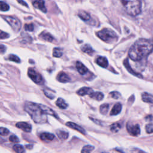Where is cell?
Returning <instances> with one entry per match:
<instances>
[{"mask_svg": "<svg viewBox=\"0 0 153 153\" xmlns=\"http://www.w3.org/2000/svg\"><path fill=\"white\" fill-rule=\"evenodd\" d=\"M9 140L12 142H14V143H18V142H19V138L16 135L10 136V138H9Z\"/></svg>", "mask_w": 153, "mask_h": 153, "instance_id": "8d00e7d4", "label": "cell"}, {"mask_svg": "<svg viewBox=\"0 0 153 153\" xmlns=\"http://www.w3.org/2000/svg\"><path fill=\"white\" fill-rule=\"evenodd\" d=\"M95 149V147L92 146H86L82 150V152H90Z\"/></svg>", "mask_w": 153, "mask_h": 153, "instance_id": "4dcf8cb0", "label": "cell"}, {"mask_svg": "<svg viewBox=\"0 0 153 153\" xmlns=\"http://www.w3.org/2000/svg\"><path fill=\"white\" fill-rule=\"evenodd\" d=\"M127 130L131 135L134 136H139L141 133L140 126L139 124H130L128 123L127 124Z\"/></svg>", "mask_w": 153, "mask_h": 153, "instance_id": "52a82bcc", "label": "cell"}, {"mask_svg": "<svg viewBox=\"0 0 153 153\" xmlns=\"http://www.w3.org/2000/svg\"><path fill=\"white\" fill-rule=\"evenodd\" d=\"M33 4L35 8L41 10L42 12H47V9L46 7L45 1L44 0H35Z\"/></svg>", "mask_w": 153, "mask_h": 153, "instance_id": "ba28073f", "label": "cell"}, {"mask_svg": "<svg viewBox=\"0 0 153 153\" xmlns=\"http://www.w3.org/2000/svg\"><path fill=\"white\" fill-rule=\"evenodd\" d=\"M97 36L102 41L111 43L117 39V35L114 31L108 28H104L96 33Z\"/></svg>", "mask_w": 153, "mask_h": 153, "instance_id": "277c9868", "label": "cell"}, {"mask_svg": "<svg viewBox=\"0 0 153 153\" xmlns=\"http://www.w3.org/2000/svg\"><path fill=\"white\" fill-rule=\"evenodd\" d=\"M109 105L107 103H103L100 107V112L103 115H106L108 111Z\"/></svg>", "mask_w": 153, "mask_h": 153, "instance_id": "4316f807", "label": "cell"}, {"mask_svg": "<svg viewBox=\"0 0 153 153\" xmlns=\"http://www.w3.org/2000/svg\"><path fill=\"white\" fill-rule=\"evenodd\" d=\"M124 65L126 68L127 69V71H128L129 72H130L131 74H132V75H135V76H136V77H142V75H141V74H138V73H136V72L135 71H133V70L132 69V68L131 67V66L129 65V61H128L127 59L124 60Z\"/></svg>", "mask_w": 153, "mask_h": 153, "instance_id": "44dd1931", "label": "cell"}, {"mask_svg": "<svg viewBox=\"0 0 153 153\" xmlns=\"http://www.w3.org/2000/svg\"><path fill=\"white\" fill-rule=\"evenodd\" d=\"M41 36L43 39H44L45 41H49V42H53L54 40V37L49 33H42L41 34Z\"/></svg>", "mask_w": 153, "mask_h": 153, "instance_id": "484cf974", "label": "cell"}, {"mask_svg": "<svg viewBox=\"0 0 153 153\" xmlns=\"http://www.w3.org/2000/svg\"><path fill=\"white\" fill-rule=\"evenodd\" d=\"M126 13L132 16H136L141 12V0H120Z\"/></svg>", "mask_w": 153, "mask_h": 153, "instance_id": "3957f363", "label": "cell"}, {"mask_svg": "<svg viewBox=\"0 0 153 153\" xmlns=\"http://www.w3.org/2000/svg\"><path fill=\"white\" fill-rule=\"evenodd\" d=\"M39 138L42 141H53L55 136L53 134L50 133H47V132H44L41 133L39 136Z\"/></svg>", "mask_w": 153, "mask_h": 153, "instance_id": "4fadbf2b", "label": "cell"}, {"mask_svg": "<svg viewBox=\"0 0 153 153\" xmlns=\"http://www.w3.org/2000/svg\"><path fill=\"white\" fill-rule=\"evenodd\" d=\"M9 59L11 61H13L16 63H19L20 62V60L19 58H18V56L14 54H10L9 56Z\"/></svg>", "mask_w": 153, "mask_h": 153, "instance_id": "1f68e13d", "label": "cell"}, {"mask_svg": "<svg viewBox=\"0 0 153 153\" xmlns=\"http://www.w3.org/2000/svg\"><path fill=\"white\" fill-rule=\"evenodd\" d=\"M93 90L90 87H84L80 88L77 92V93L80 96H84L86 95H89L92 92H93Z\"/></svg>", "mask_w": 153, "mask_h": 153, "instance_id": "e0dca14e", "label": "cell"}, {"mask_svg": "<svg viewBox=\"0 0 153 153\" xmlns=\"http://www.w3.org/2000/svg\"><path fill=\"white\" fill-rule=\"evenodd\" d=\"M122 104L120 103H116L115 105L112 108L111 112H110V115L111 116H116L120 113L121 111H122Z\"/></svg>", "mask_w": 153, "mask_h": 153, "instance_id": "ac0fdd59", "label": "cell"}, {"mask_svg": "<svg viewBox=\"0 0 153 153\" xmlns=\"http://www.w3.org/2000/svg\"><path fill=\"white\" fill-rule=\"evenodd\" d=\"M146 131L147 133H153V124H148L146 126Z\"/></svg>", "mask_w": 153, "mask_h": 153, "instance_id": "e575fe53", "label": "cell"}, {"mask_svg": "<svg viewBox=\"0 0 153 153\" xmlns=\"http://www.w3.org/2000/svg\"><path fill=\"white\" fill-rule=\"evenodd\" d=\"M57 79L59 82L63 83H68L70 81L69 77L66 73H65V72H60V73L58 75Z\"/></svg>", "mask_w": 153, "mask_h": 153, "instance_id": "5bb4252c", "label": "cell"}, {"mask_svg": "<svg viewBox=\"0 0 153 153\" xmlns=\"http://www.w3.org/2000/svg\"><path fill=\"white\" fill-rule=\"evenodd\" d=\"M39 105L40 108H41V110L43 111V112L44 114H46V115H50V116H53L55 118H59L58 114H56L52 109L44 105H42V104H39Z\"/></svg>", "mask_w": 153, "mask_h": 153, "instance_id": "9c48e42d", "label": "cell"}, {"mask_svg": "<svg viewBox=\"0 0 153 153\" xmlns=\"http://www.w3.org/2000/svg\"><path fill=\"white\" fill-rule=\"evenodd\" d=\"M110 95L112 98L114 99H119L121 97V95L118 92H112L110 93Z\"/></svg>", "mask_w": 153, "mask_h": 153, "instance_id": "d590c367", "label": "cell"}, {"mask_svg": "<svg viewBox=\"0 0 153 153\" xmlns=\"http://www.w3.org/2000/svg\"><path fill=\"white\" fill-rule=\"evenodd\" d=\"M33 146H27L26 147L27 148V149H29V150H31L32 148H33Z\"/></svg>", "mask_w": 153, "mask_h": 153, "instance_id": "b9f144b4", "label": "cell"}, {"mask_svg": "<svg viewBox=\"0 0 153 153\" xmlns=\"http://www.w3.org/2000/svg\"><path fill=\"white\" fill-rule=\"evenodd\" d=\"M142 99L144 102L153 103V95L147 92L142 94Z\"/></svg>", "mask_w": 153, "mask_h": 153, "instance_id": "d6986e66", "label": "cell"}, {"mask_svg": "<svg viewBox=\"0 0 153 153\" xmlns=\"http://www.w3.org/2000/svg\"><path fill=\"white\" fill-rule=\"evenodd\" d=\"M66 125L68 127H69L70 128H72V129H74V130H75V131L80 132V133H81L83 135H86V132L84 129L82 127H81L80 126L78 125L76 123H74L73 122H67L66 123Z\"/></svg>", "mask_w": 153, "mask_h": 153, "instance_id": "8fae6325", "label": "cell"}, {"mask_svg": "<svg viewBox=\"0 0 153 153\" xmlns=\"http://www.w3.org/2000/svg\"><path fill=\"white\" fill-rule=\"evenodd\" d=\"M153 50V41L141 38L132 46L129 51V56L134 61H138L146 58Z\"/></svg>", "mask_w": 153, "mask_h": 153, "instance_id": "6da1fadb", "label": "cell"}, {"mask_svg": "<svg viewBox=\"0 0 153 153\" xmlns=\"http://www.w3.org/2000/svg\"><path fill=\"white\" fill-rule=\"evenodd\" d=\"M121 128H122V125L119 123H115L111 125L110 131L112 133H117L121 129Z\"/></svg>", "mask_w": 153, "mask_h": 153, "instance_id": "d4e9b609", "label": "cell"}, {"mask_svg": "<svg viewBox=\"0 0 153 153\" xmlns=\"http://www.w3.org/2000/svg\"><path fill=\"white\" fill-rule=\"evenodd\" d=\"M43 91H44L45 95L47 96V98H49V99H53L54 98V96L52 93H51L49 91L46 90H44Z\"/></svg>", "mask_w": 153, "mask_h": 153, "instance_id": "74e56055", "label": "cell"}, {"mask_svg": "<svg viewBox=\"0 0 153 153\" xmlns=\"http://www.w3.org/2000/svg\"><path fill=\"white\" fill-rule=\"evenodd\" d=\"M63 53L62 49H61L60 48H57L56 47L53 49V56L54 57L56 58H61L62 56Z\"/></svg>", "mask_w": 153, "mask_h": 153, "instance_id": "f1b7e54d", "label": "cell"}, {"mask_svg": "<svg viewBox=\"0 0 153 153\" xmlns=\"http://www.w3.org/2000/svg\"><path fill=\"white\" fill-rule=\"evenodd\" d=\"M10 37V35L3 31H0V39H6Z\"/></svg>", "mask_w": 153, "mask_h": 153, "instance_id": "f35d334b", "label": "cell"}, {"mask_svg": "<svg viewBox=\"0 0 153 153\" xmlns=\"http://www.w3.org/2000/svg\"><path fill=\"white\" fill-rule=\"evenodd\" d=\"M56 133H57L58 138L63 141L67 139L69 136V133L67 132L62 130L57 131H56Z\"/></svg>", "mask_w": 153, "mask_h": 153, "instance_id": "603a6c76", "label": "cell"}, {"mask_svg": "<svg viewBox=\"0 0 153 153\" xmlns=\"http://www.w3.org/2000/svg\"><path fill=\"white\" fill-rule=\"evenodd\" d=\"M25 29L27 31L32 32L34 30V25L33 23L25 24Z\"/></svg>", "mask_w": 153, "mask_h": 153, "instance_id": "836d02e7", "label": "cell"}, {"mask_svg": "<svg viewBox=\"0 0 153 153\" xmlns=\"http://www.w3.org/2000/svg\"><path fill=\"white\" fill-rule=\"evenodd\" d=\"M25 110L36 123L43 124L47 122V118L46 114L43 112L39 104L26 102L25 104Z\"/></svg>", "mask_w": 153, "mask_h": 153, "instance_id": "7a4b0ae2", "label": "cell"}, {"mask_svg": "<svg viewBox=\"0 0 153 153\" xmlns=\"http://www.w3.org/2000/svg\"><path fill=\"white\" fill-rule=\"evenodd\" d=\"M17 1H18V2L19 4H20L21 5H24V6H26L27 7H28V4H27V3H26L25 1H23V0H17Z\"/></svg>", "mask_w": 153, "mask_h": 153, "instance_id": "60d3db41", "label": "cell"}, {"mask_svg": "<svg viewBox=\"0 0 153 153\" xmlns=\"http://www.w3.org/2000/svg\"><path fill=\"white\" fill-rule=\"evenodd\" d=\"M6 50V47L3 44H0V53H4Z\"/></svg>", "mask_w": 153, "mask_h": 153, "instance_id": "ab89813d", "label": "cell"}, {"mask_svg": "<svg viewBox=\"0 0 153 153\" xmlns=\"http://www.w3.org/2000/svg\"><path fill=\"white\" fill-rule=\"evenodd\" d=\"M16 126L25 132H30L32 130V126L26 122H18Z\"/></svg>", "mask_w": 153, "mask_h": 153, "instance_id": "30bf717a", "label": "cell"}, {"mask_svg": "<svg viewBox=\"0 0 153 153\" xmlns=\"http://www.w3.org/2000/svg\"><path fill=\"white\" fill-rule=\"evenodd\" d=\"M10 133V131L7 129L6 128L4 127H0V135L1 136H5L9 135Z\"/></svg>", "mask_w": 153, "mask_h": 153, "instance_id": "d6a6232c", "label": "cell"}, {"mask_svg": "<svg viewBox=\"0 0 153 153\" xmlns=\"http://www.w3.org/2000/svg\"><path fill=\"white\" fill-rule=\"evenodd\" d=\"M81 49L84 53H86L89 55H92L94 52V50L92 49V47L90 46V45L88 44H86L83 46L81 47Z\"/></svg>", "mask_w": 153, "mask_h": 153, "instance_id": "7402d4cb", "label": "cell"}, {"mask_svg": "<svg viewBox=\"0 0 153 153\" xmlns=\"http://www.w3.org/2000/svg\"><path fill=\"white\" fill-rule=\"evenodd\" d=\"M78 16L80 19L85 22H88L91 19L90 14L83 10H80L78 13Z\"/></svg>", "mask_w": 153, "mask_h": 153, "instance_id": "2e32d148", "label": "cell"}, {"mask_svg": "<svg viewBox=\"0 0 153 153\" xmlns=\"http://www.w3.org/2000/svg\"><path fill=\"white\" fill-rule=\"evenodd\" d=\"M28 74L29 78L33 81L38 84H42L44 83V80L42 75L39 72H37L33 68H29L28 71Z\"/></svg>", "mask_w": 153, "mask_h": 153, "instance_id": "8992f818", "label": "cell"}, {"mask_svg": "<svg viewBox=\"0 0 153 153\" xmlns=\"http://www.w3.org/2000/svg\"><path fill=\"white\" fill-rule=\"evenodd\" d=\"M56 104L59 108L63 109H67L68 107V103H66V102L62 98L58 99V100L56 102Z\"/></svg>", "mask_w": 153, "mask_h": 153, "instance_id": "cb8c5ba5", "label": "cell"}, {"mask_svg": "<svg viewBox=\"0 0 153 153\" xmlns=\"http://www.w3.org/2000/svg\"><path fill=\"white\" fill-rule=\"evenodd\" d=\"M13 149L15 152L18 153H23L25 151L23 147L20 144H15L13 147Z\"/></svg>", "mask_w": 153, "mask_h": 153, "instance_id": "83f0119b", "label": "cell"}, {"mask_svg": "<svg viewBox=\"0 0 153 153\" xmlns=\"http://www.w3.org/2000/svg\"><path fill=\"white\" fill-rule=\"evenodd\" d=\"M2 18L9 24L13 30L16 33H18L20 31L21 28V22L18 18L9 16H3Z\"/></svg>", "mask_w": 153, "mask_h": 153, "instance_id": "5b68a950", "label": "cell"}, {"mask_svg": "<svg viewBox=\"0 0 153 153\" xmlns=\"http://www.w3.org/2000/svg\"><path fill=\"white\" fill-rule=\"evenodd\" d=\"M96 63L100 67L105 68L108 66V59L103 56H98L96 59Z\"/></svg>", "mask_w": 153, "mask_h": 153, "instance_id": "7c38bea8", "label": "cell"}, {"mask_svg": "<svg viewBox=\"0 0 153 153\" xmlns=\"http://www.w3.org/2000/svg\"><path fill=\"white\" fill-rule=\"evenodd\" d=\"M89 96L91 98L99 101H102L104 97L103 94L99 92H93L89 95Z\"/></svg>", "mask_w": 153, "mask_h": 153, "instance_id": "ffe728a7", "label": "cell"}, {"mask_svg": "<svg viewBox=\"0 0 153 153\" xmlns=\"http://www.w3.org/2000/svg\"><path fill=\"white\" fill-rule=\"evenodd\" d=\"M10 9V7L4 1H0V11L7 12Z\"/></svg>", "mask_w": 153, "mask_h": 153, "instance_id": "f546056e", "label": "cell"}, {"mask_svg": "<svg viewBox=\"0 0 153 153\" xmlns=\"http://www.w3.org/2000/svg\"><path fill=\"white\" fill-rule=\"evenodd\" d=\"M76 68L78 71L79 73L82 75L86 74L88 72V69L86 67L85 65L81 62L78 61L76 63Z\"/></svg>", "mask_w": 153, "mask_h": 153, "instance_id": "9a60e30c", "label": "cell"}]
</instances>
